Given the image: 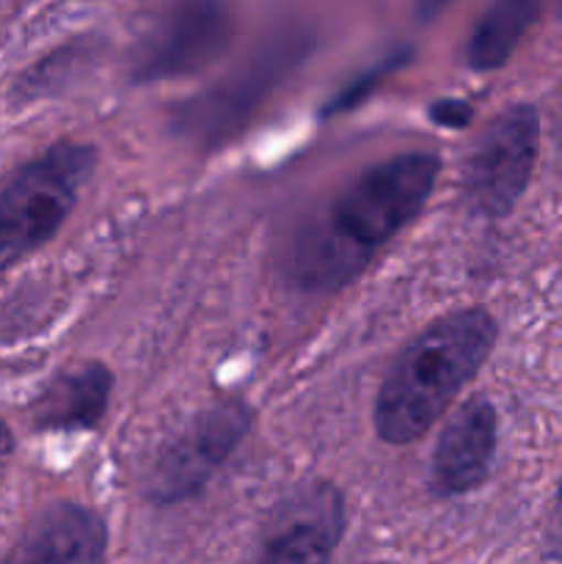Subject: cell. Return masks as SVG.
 I'll return each mask as SVG.
<instances>
[{
	"mask_svg": "<svg viewBox=\"0 0 562 564\" xmlns=\"http://www.w3.org/2000/svg\"><path fill=\"white\" fill-rule=\"evenodd\" d=\"M560 20H562V0H560Z\"/></svg>",
	"mask_w": 562,
	"mask_h": 564,
	"instance_id": "cell-17",
	"label": "cell"
},
{
	"mask_svg": "<svg viewBox=\"0 0 562 564\" xmlns=\"http://www.w3.org/2000/svg\"><path fill=\"white\" fill-rule=\"evenodd\" d=\"M108 523L91 507L58 501L39 512L3 564H105Z\"/></svg>",
	"mask_w": 562,
	"mask_h": 564,
	"instance_id": "cell-9",
	"label": "cell"
},
{
	"mask_svg": "<svg viewBox=\"0 0 562 564\" xmlns=\"http://www.w3.org/2000/svg\"><path fill=\"white\" fill-rule=\"evenodd\" d=\"M499 325L483 306L455 308L402 347L375 400V433L383 444L424 438L494 352Z\"/></svg>",
	"mask_w": 562,
	"mask_h": 564,
	"instance_id": "cell-2",
	"label": "cell"
},
{
	"mask_svg": "<svg viewBox=\"0 0 562 564\" xmlns=\"http://www.w3.org/2000/svg\"><path fill=\"white\" fill-rule=\"evenodd\" d=\"M97 169V149L61 141L28 163L0 193V275L47 246Z\"/></svg>",
	"mask_w": 562,
	"mask_h": 564,
	"instance_id": "cell-3",
	"label": "cell"
},
{
	"mask_svg": "<svg viewBox=\"0 0 562 564\" xmlns=\"http://www.w3.org/2000/svg\"><path fill=\"white\" fill-rule=\"evenodd\" d=\"M441 160L430 152H406L358 174L295 248V279L309 290H331L367 268L428 204Z\"/></svg>",
	"mask_w": 562,
	"mask_h": 564,
	"instance_id": "cell-1",
	"label": "cell"
},
{
	"mask_svg": "<svg viewBox=\"0 0 562 564\" xmlns=\"http://www.w3.org/2000/svg\"><path fill=\"white\" fill-rule=\"evenodd\" d=\"M345 496L328 479L303 482L275 507L253 564H328L345 534Z\"/></svg>",
	"mask_w": 562,
	"mask_h": 564,
	"instance_id": "cell-7",
	"label": "cell"
},
{
	"mask_svg": "<svg viewBox=\"0 0 562 564\" xmlns=\"http://www.w3.org/2000/svg\"><path fill=\"white\" fill-rule=\"evenodd\" d=\"M298 58V50L275 47L270 53H262V58L251 61L242 72H235L229 80L220 83L218 88L207 91L182 108L180 127L191 135H202L207 141H218L220 135L231 132V127L246 119L251 105L262 102L264 94L273 88V83L284 75L287 66Z\"/></svg>",
	"mask_w": 562,
	"mask_h": 564,
	"instance_id": "cell-10",
	"label": "cell"
},
{
	"mask_svg": "<svg viewBox=\"0 0 562 564\" xmlns=\"http://www.w3.org/2000/svg\"><path fill=\"white\" fill-rule=\"evenodd\" d=\"M430 119L439 121L441 127L457 130V127H466L472 121V108L466 102H457V99H444V102H435L430 108Z\"/></svg>",
	"mask_w": 562,
	"mask_h": 564,
	"instance_id": "cell-14",
	"label": "cell"
},
{
	"mask_svg": "<svg viewBox=\"0 0 562 564\" xmlns=\"http://www.w3.org/2000/svg\"><path fill=\"white\" fill-rule=\"evenodd\" d=\"M231 39L229 11L220 0H180L138 44L136 80H174L213 64Z\"/></svg>",
	"mask_w": 562,
	"mask_h": 564,
	"instance_id": "cell-6",
	"label": "cell"
},
{
	"mask_svg": "<svg viewBox=\"0 0 562 564\" xmlns=\"http://www.w3.org/2000/svg\"><path fill=\"white\" fill-rule=\"evenodd\" d=\"M11 452H14V438H11V430L6 427V422L0 419V479H3L6 466H9Z\"/></svg>",
	"mask_w": 562,
	"mask_h": 564,
	"instance_id": "cell-15",
	"label": "cell"
},
{
	"mask_svg": "<svg viewBox=\"0 0 562 564\" xmlns=\"http://www.w3.org/2000/svg\"><path fill=\"white\" fill-rule=\"evenodd\" d=\"M251 422V408L240 400H224L196 413L154 455L147 474L149 499L176 505L198 494L246 438Z\"/></svg>",
	"mask_w": 562,
	"mask_h": 564,
	"instance_id": "cell-5",
	"label": "cell"
},
{
	"mask_svg": "<svg viewBox=\"0 0 562 564\" xmlns=\"http://www.w3.org/2000/svg\"><path fill=\"white\" fill-rule=\"evenodd\" d=\"M540 9L543 0H494L468 39V66L474 72H494L505 66L540 17Z\"/></svg>",
	"mask_w": 562,
	"mask_h": 564,
	"instance_id": "cell-12",
	"label": "cell"
},
{
	"mask_svg": "<svg viewBox=\"0 0 562 564\" xmlns=\"http://www.w3.org/2000/svg\"><path fill=\"white\" fill-rule=\"evenodd\" d=\"M496 408L477 394L463 402L439 435L430 463V490L439 499L472 494L485 482L496 455Z\"/></svg>",
	"mask_w": 562,
	"mask_h": 564,
	"instance_id": "cell-8",
	"label": "cell"
},
{
	"mask_svg": "<svg viewBox=\"0 0 562 564\" xmlns=\"http://www.w3.org/2000/svg\"><path fill=\"white\" fill-rule=\"evenodd\" d=\"M540 149V116L532 105L501 110L468 152L461 191L479 218H505L532 180Z\"/></svg>",
	"mask_w": 562,
	"mask_h": 564,
	"instance_id": "cell-4",
	"label": "cell"
},
{
	"mask_svg": "<svg viewBox=\"0 0 562 564\" xmlns=\"http://www.w3.org/2000/svg\"><path fill=\"white\" fill-rule=\"evenodd\" d=\"M452 0H419V14L433 17V14H439L441 9H446Z\"/></svg>",
	"mask_w": 562,
	"mask_h": 564,
	"instance_id": "cell-16",
	"label": "cell"
},
{
	"mask_svg": "<svg viewBox=\"0 0 562 564\" xmlns=\"http://www.w3.org/2000/svg\"><path fill=\"white\" fill-rule=\"evenodd\" d=\"M110 391H114V375L102 364L86 361L64 369L39 397L36 424L42 430H61V433L94 430L108 413Z\"/></svg>",
	"mask_w": 562,
	"mask_h": 564,
	"instance_id": "cell-11",
	"label": "cell"
},
{
	"mask_svg": "<svg viewBox=\"0 0 562 564\" xmlns=\"http://www.w3.org/2000/svg\"><path fill=\"white\" fill-rule=\"evenodd\" d=\"M543 554L551 562H562V482L556 488L554 505H551L549 518H545L543 529Z\"/></svg>",
	"mask_w": 562,
	"mask_h": 564,
	"instance_id": "cell-13",
	"label": "cell"
}]
</instances>
